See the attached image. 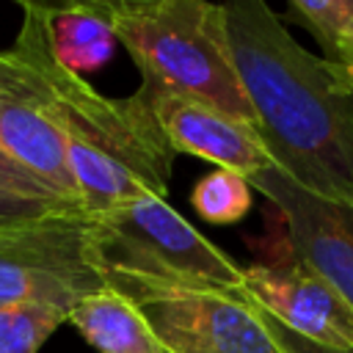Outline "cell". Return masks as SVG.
Segmentation results:
<instances>
[{"instance_id": "6da1fadb", "label": "cell", "mask_w": 353, "mask_h": 353, "mask_svg": "<svg viewBox=\"0 0 353 353\" xmlns=\"http://www.w3.org/2000/svg\"><path fill=\"white\" fill-rule=\"evenodd\" d=\"M223 28L270 163L309 193L353 201L350 74L301 47L262 0L223 3Z\"/></svg>"}, {"instance_id": "7a4b0ae2", "label": "cell", "mask_w": 353, "mask_h": 353, "mask_svg": "<svg viewBox=\"0 0 353 353\" xmlns=\"http://www.w3.org/2000/svg\"><path fill=\"white\" fill-rule=\"evenodd\" d=\"M22 14L11 52L41 88L44 116L63 143L80 207L97 215L143 196L165 199L174 149L143 99L138 94L121 99L102 97L58 63L47 6L22 3Z\"/></svg>"}, {"instance_id": "3957f363", "label": "cell", "mask_w": 353, "mask_h": 353, "mask_svg": "<svg viewBox=\"0 0 353 353\" xmlns=\"http://www.w3.org/2000/svg\"><path fill=\"white\" fill-rule=\"evenodd\" d=\"M119 44L132 55L141 83L176 91L254 127L237 80L223 6L204 0H102Z\"/></svg>"}, {"instance_id": "277c9868", "label": "cell", "mask_w": 353, "mask_h": 353, "mask_svg": "<svg viewBox=\"0 0 353 353\" xmlns=\"http://www.w3.org/2000/svg\"><path fill=\"white\" fill-rule=\"evenodd\" d=\"M91 237L105 287L132 303L160 290L243 292V268L163 196H143L91 215Z\"/></svg>"}, {"instance_id": "5b68a950", "label": "cell", "mask_w": 353, "mask_h": 353, "mask_svg": "<svg viewBox=\"0 0 353 353\" xmlns=\"http://www.w3.org/2000/svg\"><path fill=\"white\" fill-rule=\"evenodd\" d=\"M102 287L91 215L55 212L0 223V306H50L69 314Z\"/></svg>"}, {"instance_id": "8992f818", "label": "cell", "mask_w": 353, "mask_h": 353, "mask_svg": "<svg viewBox=\"0 0 353 353\" xmlns=\"http://www.w3.org/2000/svg\"><path fill=\"white\" fill-rule=\"evenodd\" d=\"M135 306L165 353H284L243 292L160 290Z\"/></svg>"}, {"instance_id": "52a82bcc", "label": "cell", "mask_w": 353, "mask_h": 353, "mask_svg": "<svg viewBox=\"0 0 353 353\" xmlns=\"http://www.w3.org/2000/svg\"><path fill=\"white\" fill-rule=\"evenodd\" d=\"M279 210L290 251L353 309V201H334L295 185L273 163L248 176Z\"/></svg>"}, {"instance_id": "ba28073f", "label": "cell", "mask_w": 353, "mask_h": 353, "mask_svg": "<svg viewBox=\"0 0 353 353\" xmlns=\"http://www.w3.org/2000/svg\"><path fill=\"white\" fill-rule=\"evenodd\" d=\"M243 295L303 339L353 347V309L295 254L243 268Z\"/></svg>"}, {"instance_id": "9c48e42d", "label": "cell", "mask_w": 353, "mask_h": 353, "mask_svg": "<svg viewBox=\"0 0 353 353\" xmlns=\"http://www.w3.org/2000/svg\"><path fill=\"white\" fill-rule=\"evenodd\" d=\"M135 94L149 108L174 154L182 152L201 157L207 163H215L218 168L237 171L245 179L259 168L270 165V157L251 124L226 116L207 102L176 91L154 88L149 83H141Z\"/></svg>"}, {"instance_id": "30bf717a", "label": "cell", "mask_w": 353, "mask_h": 353, "mask_svg": "<svg viewBox=\"0 0 353 353\" xmlns=\"http://www.w3.org/2000/svg\"><path fill=\"white\" fill-rule=\"evenodd\" d=\"M0 149L55 193L80 204L63 143L44 116L41 88L14 52H0Z\"/></svg>"}, {"instance_id": "8fae6325", "label": "cell", "mask_w": 353, "mask_h": 353, "mask_svg": "<svg viewBox=\"0 0 353 353\" xmlns=\"http://www.w3.org/2000/svg\"><path fill=\"white\" fill-rule=\"evenodd\" d=\"M66 320L99 353H165L143 312L110 287L77 301Z\"/></svg>"}, {"instance_id": "7c38bea8", "label": "cell", "mask_w": 353, "mask_h": 353, "mask_svg": "<svg viewBox=\"0 0 353 353\" xmlns=\"http://www.w3.org/2000/svg\"><path fill=\"white\" fill-rule=\"evenodd\" d=\"M47 19L58 63L77 77H83V72L99 69L119 44L102 3L47 6Z\"/></svg>"}, {"instance_id": "4fadbf2b", "label": "cell", "mask_w": 353, "mask_h": 353, "mask_svg": "<svg viewBox=\"0 0 353 353\" xmlns=\"http://www.w3.org/2000/svg\"><path fill=\"white\" fill-rule=\"evenodd\" d=\"M287 14L323 47V58L353 74V0H292Z\"/></svg>"}, {"instance_id": "5bb4252c", "label": "cell", "mask_w": 353, "mask_h": 353, "mask_svg": "<svg viewBox=\"0 0 353 353\" xmlns=\"http://www.w3.org/2000/svg\"><path fill=\"white\" fill-rule=\"evenodd\" d=\"M190 201H193V210L210 223H237L248 215L254 204L248 179L226 168H215L204 174L196 182Z\"/></svg>"}, {"instance_id": "9a60e30c", "label": "cell", "mask_w": 353, "mask_h": 353, "mask_svg": "<svg viewBox=\"0 0 353 353\" xmlns=\"http://www.w3.org/2000/svg\"><path fill=\"white\" fill-rule=\"evenodd\" d=\"M66 312L50 306H0V353H39Z\"/></svg>"}, {"instance_id": "2e32d148", "label": "cell", "mask_w": 353, "mask_h": 353, "mask_svg": "<svg viewBox=\"0 0 353 353\" xmlns=\"http://www.w3.org/2000/svg\"><path fill=\"white\" fill-rule=\"evenodd\" d=\"M55 212H85V210L80 204H74V201L39 199V196H28V193H17V190H8V188H0V223L30 221V218H44V215H55Z\"/></svg>"}, {"instance_id": "e0dca14e", "label": "cell", "mask_w": 353, "mask_h": 353, "mask_svg": "<svg viewBox=\"0 0 353 353\" xmlns=\"http://www.w3.org/2000/svg\"><path fill=\"white\" fill-rule=\"evenodd\" d=\"M0 188L17 190V193H28V196H39V199H63L47 182H41L33 171H28L17 160H11L3 149H0ZM63 201H69V199H63Z\"/></svg>"}, {"instance_id": "ac0fdd59", "label": "cell", "mask_w": 353, "mask_h": 353, "mask_svg": "<svg viewBox=\"0 0 353 353\" xmlns=\"http://www.w3.org/2000/svg\"><path fill=\"white\" fill-rule=\"evenodd\" d=\"M256 306V303H254ZM259 317L265 323V328L270 331V336L276 339V345L284 350V353H353V347H334V345H320V342H312V339H303L298 336L295 331H290L287 325H281L276 317H270L265 309H259Z\"/></svg>"}, {"instance_id": "d6986e66", "label": "cell", "mask_w": 353, "mask_h": 353, "mask_svg": "<svg viewBox=\"0 0 353 353\" xmlns=\"http://www.w3.org/2000/svg\"><path fill=\"white\" fill-rule=\"evenodd\" d=\"M350 88H353V74H350Z\"/></svg>"}]
</instances>
